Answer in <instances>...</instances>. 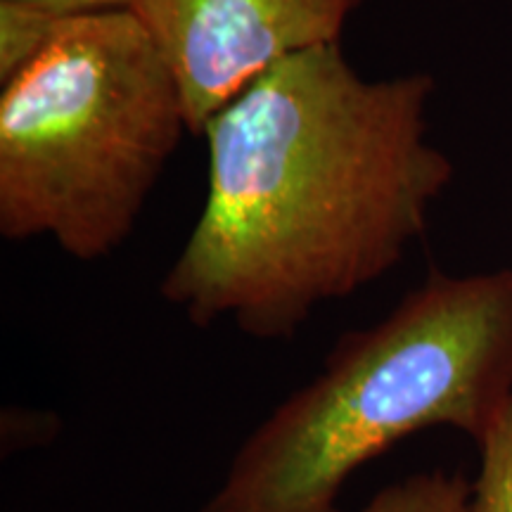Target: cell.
<instances>
[{"label":"cell","instance_id":"7","mask_svg":"<svg viewBox=\"0 0 512 512\" xmlns=\"http://www.w3.org/2000/svg\"><path fill=\"white\" fill-rule=\"evenodd\" d=\"M477 448L470 512H512V399Z\"/></svg>","mask_w":512,"mask_h":512},{"label":"cell","instance_id":"1","mask_svg":"<svg viewBox=\"0 0 512 512\" xmlns=\"http://www.w3.org/2000/svg\"><path fill=\"white\" fill-rule=\"evenodd\" d=\"M434 91L427 72L366 79L339 43L275 64L204 128L207 200L164 302L285 342L394 271L456 171L427 136Z\"/></svg>","mask_w":512,"mask_h":512},{"label":"cell","instance_id":"4","mask_svg":"<svg viewBox=\"0 0 512 512\" xmlns=\"http://www.w3.org/2000/svg\"><path fill=\"white\" fill-rule=\"evenodd\" d=\"M363 0H128L181 88L192 136L275 64L339 43Z\"/></svg>","mask_w":512,"mask_h":512},{"label":"cell","instance_id":"6","mask_svg":"<svg viewBox=\"0 0 512 512\" xmlns=\"http://www.w3.org/2000/svg\"><path fill=\"white\" fill-rule=\"evenodd\" d=\"M62 17L67 15L19 0H0V86L24 72L48 48Z\"/></svg>","mask_w":512,"mask_h":512},{"label":"cell","instance_id":"2","mask_svg":"<svg viewBox=\"0 0 512 512\" xmlns=\"http://www.w3.org/2000/svg\"><path fill=\"white\" fill-rule=\"evenodd\" d=\"M512 399V268L432 271L382 320L344 332L320 373L233 453L197 512H342L363 465L448 427L482 444Z\"/></svg>","mask_w":512,"mask_h":512},{"label":"cell","instance_id":"8","mask_svg":"<svg viewBox=\"0 0 512 512\" xmlns=\"http://www.w3.org/2000/svg\"><path fill=\"white\" fill-rule=\"evenodd\" d=\"M19 3L38 5V8L55 12V15H81V12L126 10L128 0H19Z\"/></svg>","mask_w":512,"mask_h":512},{"label":"cell","instance_id":"3","mask_svg":"<svg viewBox=\"0 0 512 512\" xmlns=\"http://www.w3.org/2000/svg\"><path fill=\"white\" fill-rule=\"evenodd\" d=\"M190 133L169 64L128 10L67 15L0 88V235L83 264L128 240Z\"/></svg>","mask_w":512,"mask_h":512},{"label":"cell","instance_id":"5","mask_svg":"<svg viewBox=\"0 0 512 512\" xmlns=\"http://www.w3.org/2000/svg\"><path fill=\"white\" fill-rule=\"evenodd\" d=\"M472 482L460 472L425 470L377 491L361 512H470Z\"/></svg>","mask_w":512,"mask_h":512}]
</instances>
